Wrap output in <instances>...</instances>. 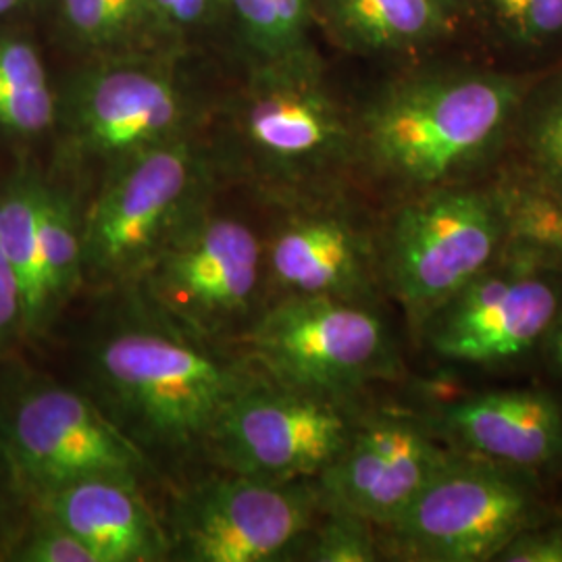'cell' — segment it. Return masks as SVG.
<instances>
[{
  "label": "cell",
  "mask_w": 562,
  "mask_h": 562,
  "mask_svg": "<svg viewBox=\"0 0 562 562\" xmlns=\"http://www.w3.org/2000/svg\"><path fill=\"white\" fill-rule=\"evenodd\" d=\"M322 515L315 480L276 482L225 471L186 487L165 522L171 559L283 561Z\"/></svg>",
  "instance_id": "cell-8"
},
{
  "label": "cell",
  "mask_w": 562,
  "mask_h": 562,
  "mask_svg": "<svg viewBox=\"0 0 562 562\" xmlns=\"http://www.w3.org/2000/svg\"><path fill=\"white\" fill-rule=\"evenodd\" d=\"M244 25L273 60L302 53L301 42L313 0H232Z\"/></svg>",
  "instance_id": "cell-27"
},
{
  "label": "cell",
  "mask_w": 562,
  "mask_h": 562,
  "mask_svg": "<svg viewBox=\"0 0 562 562\" xmlns=\"http://www.w3.org/2000/svg\"><path fill=\"white\" fill-rule=\"evenodd\" d=\"M159 13L178 23H192L201 20L209 7L206 0H153Z\"/></svg>",
  "instance_id": "cell-31"
},
{
  "label": "cell",
  "mask_w": 562,
  "mask_h": 562,
  "mask_svg": "<svg viewBox=\"0 0 562 562\" xmlns=\"http://www.w3.org/2000/svg\"><path fill=\"white\" fill-rule=\"evenodd\" d=\"M34 501L36 513L78 536L101 562L171 559L165 522L155 517L136 480L88 477L34 496Z\"/></svg>",
  "instance_id": "cell-17"
},
{
  "label": "cell",
  "mask_w": 562,
  "mask_h": 562,
  "mask_svg": "<svg viewBox=\"0 0 562 562\" xmlns=\"http://www.w3.org/2000/svg\"><path fill=\"white\" fill-rule=\"evenodd\" d=\"M236 130L255 171L299 190L357 155V136L306 55L276 60L252 81Z\"/></svg>",
  "instance_id": "cell-10"
},
{
  "label": "cell",
  "mask_w": 562,
  "mask_h": 562,
  "mask_svg": "<svg viewBox=\"0 0 562 562\" xmlns=\"http://www.w3.org/2000/svg\"><path fill=\"white\" fill-rule=\"evenodd\" d=\"M457 450L533 473L562 461V406L548 392L506 390L452 402L438 419Z\"/></svg>",
  "instance_id": "cell-16"
},
{
  "label": "cell",
  "mask_w": 562,
  "mask_h": 562,
  "mask_svg": "<svg viewBox=\"0 0 562 562\" xmlns=\"http://www.w3.org/2000/svg\"><path fill=\"white\" fill-rule=\"evenodd\" d=\"M483 34L513 55H546L562 44V0H464Z\"/></svg>",
  "instance_id": "cell-24"
},
{
  "label": "cell",
  "mask_w": 562,
  "mask_h": 562,
  "mask_svg": "<svg viewBox=\"0 0 562 562\" xmlns=\"http://www.w3.org/2000/svg\"><path fill=\"white\" fill-rule=\"evenodd\" d=\"M501 202L504 241L501 255L533 262L562 276V199L527 176L494 186Z\"/></svg>",
  "instance_id": "cell-19"
},
{
  "label": "cell",
  "mask_w": 562,
  "mask_h": 562,
  "mask_svg": "<svg viewBox=\"0 0 562 562\" xmlns=\"http://www.w3.org/2000/svg\"><path fill=\"white\" fill-rule=\"evenodd\" d=\"M244 346L269 380L327 396L355 398L364 385L402 373L392 334L371 302L276 299L248 323Z\"/></svg>",
  "instance_id": "cell-4"
},
{
  "label": "cell",
  "mask_w": 562,
  "mask_h": 562,
  "mask_svg": "<svg viewBox=\"0 0 562 562\" xmlns=\"http://www.w3.org/2000/svg\"><path fill=\"white\" fill-rule=\"evenodd\" d=\"M550 519L533 473L452 450L394 521L378 527L382 554L415 562L494 561L522 529Z\"/></svg>",
  "instance_id": "cell-3"
},
{
  "label": "cell",
  "mask_w": 562,
  "mask_h": 562,
  "mask_svg": "<svg viewBox=\"0 0 562 562\" xmlns=\"http://www.w3.org/2000/svg\"><path fill=\"white\" fill-rule=\"evenodd\" d=\"M36 234L46 319L53 323L83 283V244L76 206L42 183L36 192Z\"/></svg>",
  "instance_id": "cell-20"
},
{
  "label": "cell",
  "mask_w": 562,
  "mask_h": 562,
  "mask_svg": "<svg viewBox=\"0 0 562 562\" xmlns=\"http://www.w3.org/2000/svg\"><path fill=\"white\" fill-rule=\"evenodd\" d=\"M498 562H562V522L543 521L517 533L496 554Z\"/></svg>",
  "instance_id": "cell-29"
},
{
  "label": "cell",
  "mask_w": 562,
  "mask_h": 562,
  "mask_svg": "<svg viewBox=\"0 0 562 562\" xmlns=\"http://www.w3.org/2000/svg\"><path fill=\"white\" fill-rule=\"evenodd\" d=\"M55 121V97L32 44L0 41V127L34 136Z\"/></svg>",
  "instance_id": "cell-23"
},
{
  "label": "cell",
  "mask_w": 562,
  "mask_h": 562,
  "mask_svg": "<svg viewBox=\"0 0 562 562\" xmlns=\"http://www.w3.org/2000/svg\"><path fill=\"white\" fill-rule=\"evenodd\" d=\"M120 290L86 352L90 396L150 461L204 452L225 406L261 371L136 285Z\"/></svg>",
  "instance_id": "cell-1"
},
{
  "label": "cell",
  "mask_w": 562,
  "mask_h": 562,
  "mask_svg": "<svg viewBox=\"0 0 562 562\" xmlns=\"http://www.w3.org/2000/svg\"><path fill=\"white\" fill-rule=\"evenodd\" d=\"M0 459L30 496L102 475L140 482L155 471L90 394L46 380L23 383L2 404Z\"/></svg>",
  "instance_id": "cell-7"
},
{
  "label": "cell",
  "mask_w": 562,
  "mask_h": 562,
  "mask_svg": "<svg viewBox=\"0 0 562 562\" xmlns=\"http://www.w3.org/2000/svg\"><path fill=\"white\" fill-rule=\"evenodd\" d=\"M494 188L443 186L411 196L387 227L380 269L411 322H423L501 257Z\"/></svg>",
  "instance_id": "cell-6"
},
{
  "label": "cell",
  "mask_w": 562,
  "mask_h": 562,
  "mask_svg": "<svg viewBox=\"0 0 562 562\" xmlns=\"http://www.w3.org/2000/svg\"><path fill=\"white\" fill-rule=\"evenodd\" d=\"M336 38L361 53H402L443 41L457 20L438 0H317Z\"/></svg>",
  "instance_id": "cell-18"
},
{
  "label": "cell",
  "mask_w": 562,
  "mask_h": 562,
  "mask_svg": "<svg viewBox=\"0 0 562 562\" xmlns=\"http://www.w3.org/2000/svg\"><path fill=\"white\" fill-rule=\"evenodd\" d=\"M38 183L21 181L0 196V248L20 283L25 336H41L50 327L44 306L41 246L36 234Z\"/></svg>",
  "instance_id": "cell-22"
},
{
  "label": "cell",
  "mask_w": 562,
  "mask_h": 562,
  "mask_svg": "<svg viewBox=\"0 0 562 562\" xmlns=\"http://www.w3.org/2000/svg\"><path fill=\"white\" fill-rule=\"evenodd\" d=\"M188 104L169 76L146 67H113L86 78L69 101L71 138L81 153L120 162L181 140Z\"/></svg>",
  "instance_id": "cell-14"
},
{
  "label": "cell",
  "mask_w": 562,
  "mask_h": 562,
  "mask_svg": "<svg viewBox=\"0 0 562 562\" xmlns=\"http://www.w3.org/2000/svg\"><path fill=\"white\" fill-rule=\"evenodd\" d=\"M543 344H548L550 361L554 362L557 369L562 373V304L559 313H557V317H554V322H552L550 331L543 338Z\"/></svg>",
  "instance_id": "cell-32"
},
{
  "label": "cell",
  "mask_w": 562,
  "mask_h": 562,
  "mask_svg": "<svg viewBox=\"0 0 562 562\" xmlns=\"http://www.w3.org/2000/svg\"><path fill=\"white\" fill-rule=\"evenodd\" d=\"M561 273L501 255L425 322L429 346L448 361H510L542 344L562 304Z\"/></svg>",
  "instance_id": "cell-12"
},
{
  "label": "cell",
  "mask_w": 562,
  "mask_h": 562,
  "mask_svg": "<svg viewBox=\"0 0 562 562\" xmlns=\"http://www.w3.org/2000/svg\"><path fill=\"white\" fill-rule=\"evenodd\" d=\"M63 13L80 41L115 46L132 41L159 9L153 0H63Z\"/></svg>",
  "instance_id": "cell-26"
},
{
  "label": "cell",
  "mask_w": 562,
  "mask_h": 562,
  "mask_svg": "<svg viewBox=\"0 0 562 562\" xmlns=\"http://www.w3.org/2000/svg\"><path fill=\"white\" fill-rule=\"evenodd\" d=\"M262 280L259 236L240 220L202 211L134 285L178 322L220 340L252 317Z\"/></svg>",
  "instance_id": "cell-11"
},
{
  "label": "cell",
  "mask_w": 562,
  "mask_h": 562,
  "mask_svg": "<svg viewBox=\"0 0 562 562\" xmlns=\"http://www.w3.org/2000/svg\"><path fill=\"white\" fill-rule=\"evenodd\" d=\"M304 561L373 562L382 559L378 527L361 515L341 508H322V515L302 543Z\"/></svg>",
  "instance_id": "cell-25"
},
{
  "label": "cell",
  "mask_w": 562,
  "mask_h": 562,
  "mask_svg": "<svg viewBox=\"0 0 562 562\" xmlns=\"http://www.w3.org/2000/svg\"><path fill=\"white\" fill-rule=\"evenodd\" d=\"M355 398L259 375L225 406L204 452L223 471L276 482L315 480L361 423Z\"/></svg>",
  "instance_id": "cell-9"
},
{
  "label": "cell",
  "mask_w": 562,
  "mask_h": 562,
  "mask_svg": "<svg viewBox=\"0 0 562 562\" xmlns=\"http://www.w3.org/2000/svg\"><path fill=\"white\" fill-rule=\"evenodd\" d=\"M262 250L265 283L276 299H373L380 250L344 213L329 209L294 213L262 244Z\"/></svg>",
  "instance_id": "cell-15"
},
{
  "label": "cell",
  "mask_w": 562,
  "mask_h": 562,
  "mask_svg": "<svg viewBox=\"0 0 562 562\" xmlns=\"http://www.w3.org/2000/svg\"><path fill=\"white\" fill-rule=\"evenodd\" d=\"M25 338V313L20 283L0 248V355Z\"/></svg>",
  "instance_id": "cell-30"
},
{
  "label": "cell",
  "mask_w": 562,
  "mask_h": 562,
  "mask_svg": "<svg viewBox=\"0 0 562 562\" xmlns=\"http://www.w3.org/2000/svg\"><path fill=\"white\" fill-rule=\"evenodd\" d=\"M202 211L201 162L186 138L115 162L81 217L83 281L109 290L138 283Z\"/></svg>",
  "instance_id": "cell-5"
},
{
  "label": "cell",
  "mask_w": 562,
  "mask_h": 562,
  "mask_svg": "<svg viewBox=\"0 0 562 562\" xmlns=\"http://www.w3.org/2000/svg\"><path fill=\"white\" fill-rule=\"evenodd\" d=\"M27 2H32V0H0V15L11 13V11L20 9V7H25Z\"/></svg>",
  "instance_id": "cell-33"
},
{
  "label": "cell",
  "mask_w": 562,
  "mask_h": 562,
  "mask_svg": "<svg viewBox=\"0 0 562 562\" xmlns=\"http://www.w3.org/2000/svg\"><path fill=\"white\" fill-rule=\"evenodd\" d=\"M529 86L492 69H434L392 83L364 111L357 155L411 196L457 186L510 138Z\"/></svg>",
  "instance_id": "cell-2"
},
{
  "label": "cell",
  "mask_w": 562,
  "mask_h": 562,
  "mask_svg": "<svg viewBox=\"0 0 562 562\" xmlns=\"http://www.w3.org/2000/svg\"><path fill=\"white\" fill-rule=\"evenodd\" d=\"M443 448L429 423L401 413L362 415L338 459L315 477L322 508H341L383 527L442 469Z\"/></svg>",
  "instance_id": "cell-13"
},
{
  "label": "cell",
  "mask_w": 562,
  "mask_h": 562,
  "mask_svg": "<svg viewBox=\"0 0 562 562\" xmlns=\"http://www.w3.org/2000/svg\"><path fill=\"white\" fill-rule=\"evenodd\" d=\"M7 559L20 562H101L90 546L41 513H36L34 525L13 543Z\"/></svg>",
  "instance_id": "cell-28"
},
{
  "label": "cell",
  "mask_w": 562,
  "mask_h": 562,
  "mask_svg": "<svg viewBox=\"0 0 562 562\" xmlns=\"http://www.w3.org/2000/svg\"><path fill=\"white\" fill-rule=\"evenodd\" d=\"M206 2H209V4H211V2H213V0H206Z\"/></svg>",
  "instance_id": "cell-35"
},
{
  "label": "cell",
  "mask_w": 562,
  "mask_h": 562,
  "mask_svg": "<svg viewBox=\"0 0 562 562\" xmlns=\"http://www.w3.org/2000/svg\"><path fill=\"white\" fill-rule=\"evenodd\" d=\"M510 138L521 153L522 176L562 199V65L529 81Z\"/></svg>",
  "instance_id": "cell-21"
},
{
  "label": "cell",
  "mask_w": 562,
  "mask_h": 562,
  "mask_svg": "<svg viewBox=\"0 0 562 562\" xmlns=\"http://www.w3.org/2000/svg\"><path fill=\"white\" fill-rule=\"evenodd\" d=\"M442 7H446L454 18H459L464 9V0H438Z\"/></svg>",
  "instance_id": "cell-34"
}]
</instances>
